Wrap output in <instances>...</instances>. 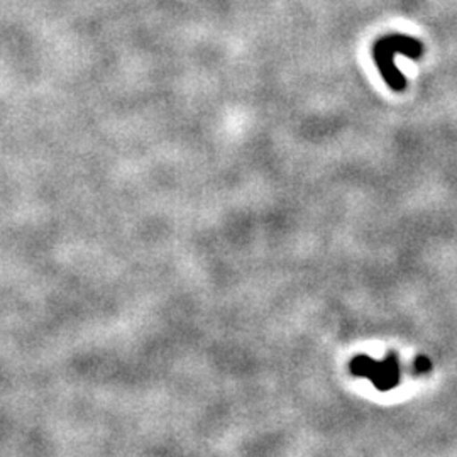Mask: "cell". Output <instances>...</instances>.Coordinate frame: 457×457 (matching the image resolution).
<instances>
[{"label": "cell", "instance_id": "cell-2", "mask_svg": "<svg viewBox=\"0 0 457 457\" xmlns=\"http://www.w3.org/2000/svg\"><path fill=\"white\" fill-rule=\"evenodd\" d=\"M349 371L356 378H366L375 385L378 392H392L400 383V361L395 353H390L383 361H375L370 356H356L349 364Z\"/></svg>", "mask_w": 457, "mask_h": 457}, {"label": "cell", "instance_id": "cell-1", "mask_svg": "<svg viewBox=\"0 0 457 457\" xmlns=\"http://www.w3.org/2000/svg\"><path fill=\"white\" fill-rule=\"evenodd\" d=\"M396 54L419 60L424 54V45L422 41L405 34H386L373 45V60L383 80L395 92H403L407 88V79L395 65Z\"/></svg>", "mask_w": 457, "mask_h": 457}, {"label": "cell", "instance_id": "cell-3", "mask_svg": "<svg viewBox=\"0 0 457 457\" xmlns=\"http://www.w3.org/2000/svg\"><path fill=\"white\" fill-rule=\"evenodd\" d=\"M413 366H415V373H419V375H425L432 370V362L425 356H419L413 362Z\"/></svg>", "mask_w": 457, "mask_h": 457}]
</instances>
